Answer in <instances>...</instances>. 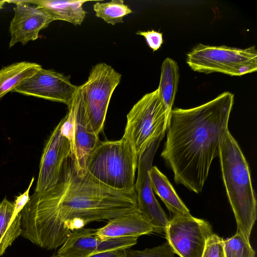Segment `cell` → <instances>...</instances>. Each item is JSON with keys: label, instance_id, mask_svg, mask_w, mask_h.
Instances as JSON below:
<instances>
[{"label": "cell", "instance_id": "1", "mask_svg": "<svg viewBox=\"0 0 257 257\" xmlns=\"http://www.w3.org/2000/svg\"><path fill=\"white\" fill-rule=\"evenodd\" d=\"M137 209L135 189L120 191L105 186L80 168L71 153L57 183L30 196L21 211L22 234L39 247L53 249L90 222Z\"/></svg>", "mask_w": 257, "mask_h": 257}, {"label": "cell", "instance_id": "2", "mask_svg": "<svg viewBox=\"0 0 257 257\" xmlns=\"http://www.w3.org/2000/svg\"><path fill=\"white\" fill-rule=\"evenodd\" d=\"M233 102V94L224 92L197 107L172 109L161 156L177 184L196 193L202 191L229 131Z\"/></svg>", "mask_w": 257, "mask_h": 257}, {"label": "cell", "instance_id": "3", "mask_svg": "<svg viewBox=\"0 0 257 257\" xmlns=\"http://www.w3.org/2000/svg\"><path fill=\"white\" fill-rule=\"evenodd\" d=\"M222 179L237 224V231L249 240L256 219V200L248 163L227 131L219 154Z\"/></svg>", "mask_w": 257, "mask_h": 257}, {"label": "cell", "instance_id": "4", "mask_svg": "<svg viewBox=\"0 0 257 257\" xmlns=\"http://www.w3.org/2000/svg\"><path fill=\"white\" fill-rule=\"evenodd\" d=\"M138 157L123 137L115 141H100L89 153L84 169L96 180L113 190L135 189Z\"/></svg>", "mask_w": 257, "mask_h": 257}, {"label": "cell", "instance_id": "5", "mask_svg": "<svg viewBox=\"0 0 257 257\" xmlns=\"http://www.w3.org/2000/svg\"><path fill=\"white\" fill-rule=\"evenodd\" d=\"M126 118L122 137L139 158L154 139L165 136L170 117L157 89L144 95L133 106Z\"/></svg>", "mask_w": 257, "mask_h": 257}, {"label": "cell", "instance_id": "6", "mask_svg": "<svg viewBox=\"0 0 257 257\" xmlns=\"http://www.w3.org/2000/svg\"><path fill=\"white\" fill-rule=\"evenodd\" d=\"M186 63L194 71L239 76L256 71L257 52L254 46L242 49L199 44L187 53Z\"/></svg>", "mask_w": 257, "mask_h": 257}, {"label": "cell", "instance_id": "7", "mask_svg": "<svg viewBox=\"0 0 257 257\" xmlns=\"http://www.w3.org/2000/svg\"><path fill=\"white\" fill-rule=\"evenodd\" d=\"M121 75L104 63L94 65L77 94L85 116L94 133L102 131L109 103Z\"/></svg>", "mask_w": 257, "mask_h": 257}, {"label": "cell", "instance_id": "8", "mask_svg": "<svg viewBox=\"0 0 257 257\" xmlns=\"http://www.w3.org/2000/svg\"><path fill=\"white\" fill-rule=\"evenodd\" d=\"M164 136L154 139L141 154L138 161V174L135 184L138 209L148 219L153 232L165 233L169 219L156 198L149 172L160 144Z\"/></svg>", "mask_w": 257, "mask_h": 257}, {"label": "cell", "instance_id": "9", "mask_svg": "<svg viewBox=\"0 0 257 257\" xmlns=\"http://www.w3.org/2000/svg\"><path fill=\"white\" fill-rule=\"evenodd\" d=\"M165 234L175 254L180 257H202L206 242L213 232L208 222L190 214L173 216Z\"/></svg>", "mask_w": 257, "mask_h": 257}, {"label": "cell", "instance_id": "10", "mask_svg": "<svg viewBox=\"0 0 257 257\" xmlns=\"http://www.w3.org/2000/svg\"><path fill=\"white\" fill-rule=\"evenodd\" d=\"M70 78V76L41 66L13 92L63 103L68 107L78 88L71 82Z\"/></svg>", "mask_w": 257, "mask_h": 257}, {"label": "cell", "instance_id": "11", "mask_svg": "<svg viewBox=\"0 0 257 257\" xmlns=\"http://www.w3.org/2000/svg\"><path fill=\"white\" fill-rule=\"evenodd\" d=\"M61 126L60 121L44 148L35 191L44 190L57 183L65 160L72 153L70 143L62 134Z\"/></svg>", "mask_w": 257, "mask_h": 257}, {"label": "cell", "instance_id": "12", "mask_svg": "<svg viewBox=\"0 0 257 257\" xmlns=\"http://www.w3.org/2000/svg\"><path fill=\"white\" fill-rule=\"evenodd\" d=\"M14 17L11 22L9 48L18 43L26 44L39 38V32L47 28L53 19L41 9L32 6L26 1L14 2Z\"/></svg>", "mask_w": 257, "mask_h": 257}, {"label": "cell", "instance_id": "13", "mask_svg": "<svg viewBox=\"0 0 257 257\" xmlns=\"http://www.w3.org/2000/svg\"><path fill=\"white\" fill-rule=\"evenodd\" d=\"M153 232L152 225L138 209L111 219L104 226L96 229L101 238L139 237Z\"/></svg>", "mask_w": 257, "mask_h": 257}, {"label": "cell", "instance_id": "14", "mask_svg": "<svg viewBox=\"0 0 257 257\" xmlns=\"http://www.w3.org/2000/svg\"><path fill=\"white\" fill-rule=\"evenodd\" d=\"M74 100L75 104L74 154L80 167L84 169V163L86 157L98 145L100 141L98 136L94 133L89 124L83 108L79 101L77 91Z\"/></svg>", "mask_w": 257, "mask_h": 257}, {"label": "cell", "instance_id": "15", "mask_svg": "<svg viewBox=\"0 0 257 257\" xmlns=\"http://www.w3.org/2000/svg\"><path fill=\"white\" fill-rule=\"evenodd\" d=\"M100 240L96 229L79 228L69 234L57 254L61 257H89L96 253Z\"/></svg>", "mask_w": 257, "mask_h": 257}, {"label": "cell", "instance_id": "16", "mask_svg": "<svg viewBox=\"0 0 257 257\" xmlns=\"http://www.w3.org/2000/svg\"><path fill=\"white\" fill-rule=\"evenodd\" d=\"M26 2L36 5L50 15L54 21H64L75 25H80L86 14L83 5L88 1L38 0Z\"/></svg>", "mask_w": 257, "mask_h": 257}, {"label": "cell", "instance_id": "17", "mask_svg": "<svg viewBox=\"0 0 257 257\" xmlns=\"http://www.w3.org/2000/svg\"><path fill=\"white\" fill-rule=\"evenodd\" d=\"M152 187L173 216L190 214V211L180 198L167 177L156 166L149 172Z\"/></svg>", "mask_w": 257, "mask_h": 257}, {"label": "cell", "instance_id": "18", "mask_svg": "<svg viewBox=\"0 0 257 257\" xmlns=\"http://www.w3.org/2000/svg\"><path fill=\"white\" fill-rule=\"evenodd\" d=\"M21 212L14 213V203L6 198L0 202V256L22 234Z\"/></svg>", "mask_w": 257, "mask_h": 257}, {"label": "cell", "instance_id": "19", "mask_svg": "<svg viewBox=\"0 0 257 257\" xmlns=\"http://www.w3.org/2000/svg\"><path fill=\"white\" fill-rule=\"evenodd\" d=\"M179 77L177 63L172 59L166 58L162 64L160 83L157 89L169 117L177 91Z\"/></svg>", "mask_w": 257, "mask_h": 257}, {"label": "cell", "instance_id": "20", "mask_svg": "<svg viewBox=\"0 0 257 257\" xmlns=\"http://www.w3.org/2000/svg\"><path fill=\"white\" fill-rule=\"evenodd\" d=\"M41 66L36 63L20 62L0 69V99L13 91L23 81L34 74Z\"/></svg>", "mask_w": 257, "mask_h": 257}, {"label": "cell", "instance_id": "21", "mask_svg": "<svg viewBox=\"0 0 257 257\" xmlns=\"http://www.w3.org/2000/svg\"><path fill=\"white\" fill-rule=\"evenodd\" d=\"M95 16L112 25L122 23L123 18L132 13V10L121 0H112L107 3L96 2L93 5Z\"/></svg>", "mask_w": 257, "mask_h": 257}, {"label": "cell", "instance_id": "22", "mask_svg": "<svg viewBox=\"0 0 257 257\" xmlns=\"http://www.w3.org/2000/svg\"><path fill=\"white\" fill-rule=\"evenodd\" d=\"M223 243L225 257H256L249 240L240 233L223 239Z\"/></svg>", "mask_w": 257, "mask_h": 257}, {"label": "cell", "instance_id": "23", "mask_svg": "<svg viewBox=\"0 0 257 257\" xmlns=\"http://www.w3.org/2000/svg\"><path fill=\"white\" fill-rule=\"evenodd\" d=\"M137 237H111L101 238L96 253L112 250L130 248L136 244Z\"/></svg>", "mask_w": 257, "mask_h": 257}, {"label": "cell", "instance_id": "24", "mask_svg": "<svg viewBox=\"0 0 257 257\" xmlns=\"http://www.w3.org/2000/svg\"><path fill=\"white\" fill-rule=\"evenodd\" d=\"M126 252L127 257H176L167 242L158 246L142 250L127 248Z\"/></svg>", "mask_w": 257, "mask_h": 257}, {"label": "cell", "instance_id": "25", "mask_svg": "<svg viewBox=\"0 0 257 257\" xmlns=\"http://www.w3.org/2000/svg\"><path fill=\"white\" fill-rule=\"evenodd\" d=\"M223 239L213 233L208 239L202 257H225Z\"/></svg>", "mask_w": 257, "mask_h": 257}, {"label": "cell", "instance_id": "26", "mask_svg": "<svg viewBox=\"0 0 257 257\" xmlns=\"http://www.w3.org/2000/svg\"><path fill=\"white\" fill-rule=\"evenodd\" d=\"M136 34L143 36L149 47L154 51L158 50L163 43V34L154 30L138 31Z\"/></svg>", "mask_w": 257, "mask_h": 257}, {"label": "cell", "instance_id": "27", "mask_svg": "<svg viewBox=\"0 0 257 257\" xmlns=\"http://www.w3.org/2000/svg\"><path fill=\"white\" fill-rule=\"evenodd\" d=\"M34 179V177H33L32 178L28 189L23 194H21L19 196H17L15 201L13 202L14 205V213L15 214H18L20 213L30 200L29 192Z\"/></svg>", "mask_w": 257, "mask_h": 257}, {"label": "cell", "instance_id": "28", "mask_svg": "<svg viewBox=\"0 0 257 257\" xmlns=\"http://www.w3.org/2000/svg\"><path fill=\"white\" fill-rule=\"evenodd\" d=\"M89 257H127V256L126 249H120L97 252Z\"/></svg>", "mask_w": 257, "mask_h": 257}, {"label": "cell", "instance_id": "29", "mask_svg": "<svg viewBox=\"0 0 257 257\" xmlns=\"http://www.w3.org/2000/svg\"><path fill=\"white\" fill-rule=\"evenodd\" d=\"M6 2H7L6 1H0V10L4 8Z\"/></svg>", "mask_w": 257, "mask_h": 257}, {"label": "cell", "instance_id": "30", "mask_svg": "<svg viewBox=\"0 0 257 257\" xmlns=\"http://www.w3.org/2000/svg\"><path fill=\"white\" fill-rule=\"evenodd\" d=\"M51 257H61V256H60L59 255H58V254H54Z\"/></svg>", "mask_w": 257, "mask_h": 257}]
</instances>
